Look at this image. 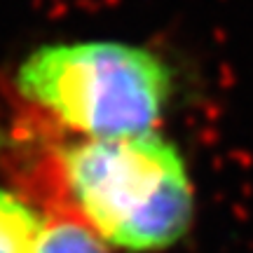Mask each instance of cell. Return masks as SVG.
<instances>
[{"instance_id": "obj_1", "label": "cell", "mask_w": 253, "mask_h": 253, "mask_svg": "<svg viewBox=\"0 0 253 253\" xmlns=\"http://www.w3.org/2000/svg\"><path fill=\"white\" fill-rule=\"evenodd\" d=\"M28 199L47 216H68L106 246L164 251L181 242L195 213V190L178 148L160 131L73 138L42 157Z\"/></svg>"}, {"instance_id": "obj_3", "label": "cell", "mask_w": 253, "mask_h": 253, "mask_svg": "<svg viewBox=\"0 0 253 253\" xmlns=\"http://www.w3.org/2000/svg\"><path fill=\"white\" fill-rule=\"evenodd\" d=\"M45 213L14 190L0 188V253H31Z\"/></svg>"}, {"instance_id": "obj_2", "label": "cell", "mask_w": 253, "mask_h": 253, "mask_svg": "<svg viewBox=\"0 0 253 253\" xmlns=\"http://www.w3.org/2000/svg\"><path fill=\"white\" fill-rule=\"evenodd\" d=\"M14 89L40 118L73 138L153 131L171 99L169 63L120 40L38 47L19 63Z\"/></svg>"}, {"instance_id": "obj_4", "label": "cell", "mask_w": 253, "mask_h": 253, "mask_svg": "<svg viewBox=\"0 0 253 253\" xmlns=\"http://www.w3.org/2000/svg\"><path fill=\"white\" fill-rule=\"evenodd\" d=\"M31 253H110L91 230L68 216H47Z\"/></svg>"}]
</instances>
